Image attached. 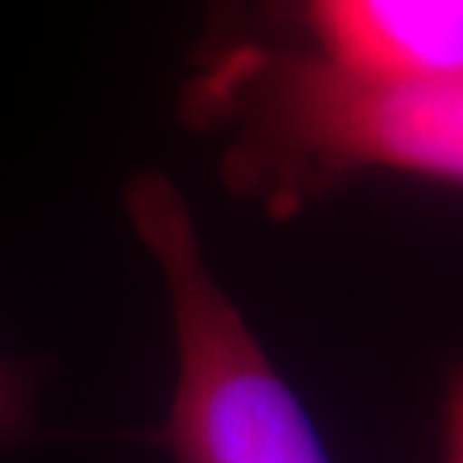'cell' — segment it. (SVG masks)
I'll return each instance as SVG.
<instances>
[{"label": "cell", "mask_w": 463, "mask_h": 463, "mask_svg": "<svg viewBox=\"0 0 463 463\" xmlns=\"http://www.w3.org/2000/svg\"><path fill=\"white\" fill-rule=\"evenodd\" d=\"M242 201L290 219L364 174L463 189V75L386 78L222 31L180 96Z\"/></svg>", "instance_id": "1"}, {"label": "cell", "mask_w": 463, "mask_h": 463, "mask_svg": "<svg viewBox=\"0 0 463 463\" xmlns=\"http://www.w3.org/2000/svg\"><path fill=\"white\" fill-rule=\"evenodd\" d=\"M126 213L171 305L176 386L162 439L174 463H332L308 410L206 263L180 189L165 174H137Z\"/></svg>", "instance_id": "2"}, {"label": "cell", "mask_w": 463, "mask_h": 463, "mask_svg": "<svg viewBox=\"0 0 463 463\" xmlns=\"http://www.w3.org/2000/svg\"><path fill=\"white\" fill-rule=\"evenodd\" d=\"M240 36L356 75H463V0H254Z\"/></svg>", "instance_id": "3"}, {"label": "cell", "mask_w": 463, "mask_h": 463, "mask_svg": "<svg viewBox=\"0 0 463 463\" xmlns=\"http://www.w3.org/2000/svg\"><path fill=\"white\" fill-rule=\"evenodd\" d=\"M33 430V383L22 364L0 356V455Z\"/></svg>", "instance_id": "4"}, {"label": "cell", "mask_w": 463, "mask_h": 463, "mask_svg": "<svg viewBox=\"0 0 463 463\" xmlns=\"http://www.w3.org/2000/svg\"><path fill=\"white\" fill-rule=\"evenodd\" d=\"M442 463H463V364L451 371L442 401Z\"/></svg>", "instance_id": "5"}]
</instances>
